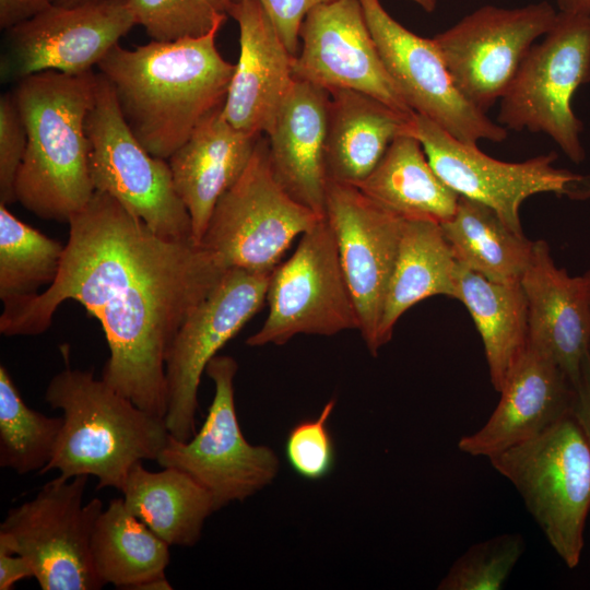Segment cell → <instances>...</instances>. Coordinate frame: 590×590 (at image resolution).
<instances>
[{
  "label": "cell",
  "instance_id": "cell-9",
  "mask_svg": "<svg viewBox=\"0 0 590 590\" xmlns=\"http://www.w3.org/2000/svg\"><path fill=\"white\" fill-rule=\"evenodd\" d=\"M97 74L96 96L86 118L95 190L114 197L158 236L193 240L191 220L175 189L168 161L149 153L134 137L111 85Z\"/></svg>",
  "mask_w": 590,
  "mask_h": 590
},
{
  "label": "cell",
  "instance_id": "cell-27",
  "mask_svg": "<svg viewBox=\"0 0 590 590\" xmlns=\"http://www.w3.org/2000/svg\"><path fill=\"white\" fill-rule=\"evenodd\" d=\"M121 493L126 507L168 545L198 543L206 518L216 511L211 494L172 467L154 472L137 463Z\"/></svg>",
  "mask_w": 590,
  "mask_h": 590
},
{
  "label": "cell",
  "instance_id": "cell-41",
  "mask_svg": "<svg viewBox=\"0 0 590 590\" xmlns=\"http://www.w3.org/2000/svg\"><path fill=\"white\" fill-rule=\"evenodd\" d=\"M558 11L590 15V0H556Z\"/></svg>",
  "mask_w": 590,
  "mask_h": 590
},
{
  "label": "cell",
  "instance_id": "cell-30",
  "mask_svg": "<svg viewBox=\"0 0 590 590\" xmlns=\"http://www.w3.org/2000/svg\"><path fill=\"white\" fill-rule=\"evenodd\" d=\"M169 546L127 507L114 498L98 515L90 542L91 560L102 582L133 590L165 576Z\"/></svg>",
  "mask_w": 590,
  "mask_h": 590
},
{
  "label": "cell",
  "instance_id": "cell-28",
  "mask_svg": "<svg viewBox=\"0 0 590 590\" xmlns=\"http://www.w3.org/2000/svg\"><path fill=\"white\" fill-rule=\"evenodd\" d=\"M457 285V299L474 320L484 345L491 382L499 392L528 347V306L523 288L521 283L492 282L460 264Z\"/></svg>",
  "mask_w": 590,
  "mask_h": 590
},
{
  "label": "cell",
  "instance_id": "cell-5",
  "mask_svg": "<svg viewBox=\"0 0 590 590\" xmlns=\"http://www.w3.org/2000/svg\"><path fill=\"white\" fill-rule=\"evenodd\" d=\"M488 459L520 494L565 565L577 567L590 511V442L573 412Z\"/></svg>",
  "mask_w": 590,
  "mask_h": 590
},
{
  "label": "cell",
  "instance_id": "cell-22",
  "mask_svg": "<svg viewBox=\"0 0 590 590\" xmlns=\"http://www.w3.org/2000/svg\"><path fill=\"white\" fill-rule=\"evenodd\" d=\"M328 104L327 90L295 79L267 135L278 181L294 200L322 217L328 186Z\"/></svg>",
  "mask_w": 590,
  "mask_h": 590
},
{
  "label": "cell",
  "instance_id": "cell-17",
  "mask_svg": "<svg viewBox=\"0 0 590 590\" xmlns=\"http://www.w3.org/2000/svg\"><path fill=\"white\" fill-rule=\"evenodd\" d=\"M324 217L338 245L355 303L359 332L371 355L380 346L384 303L398 256L404 219L350 184L328 181Z\"/></svg>",
  "mask_w": 590,
  "mask_h": 590
},
{
  "label": "cell",
  "instance_id": "cell-31",
  "mask_svg": "<svg viewBox=\"0 0 590 590\" xmlns=\"http://www.w3.org/2000/svg\"><path fill=\"white\" fill-rule=\"evenodd\" d=\"M64 246L20 221L0 204V298L12 309L50 286L61 268ZM46 287V288H47Z\"/></svg>",
  "mask_w": 590,
  "mask_h": 590
},
{
  "label": "cell",
  "instance_id": "cell-7",
  "mask_svg": "<svg viewBox=\"0 0 590 590\" xmlns=\"http://www.w3.org/2000/svg\"><path fill=\"white\" fill-rule=\"evenodd\" d=\"M321 219L278 181L260 137L246 169L216 202L200 245L224 270L273 271L294 238Z\"/></svg>",
  "mask_w": 590,
  "mask_h": 590
},
{
  "label": "cell",
  "instance_id": "cell-6",
  "mask_svg": "<svg viewBox=\"0 0 590 590\" xmlns=\"http://www.w3.org/2000/svg\"><path fill=\"white\" fill-rule=\"evenodd\" d=\"M590 82V15L557 11L552 27L523 59L500 98L498 123L517 131L543 132L574 163L586 152L583 125L571 101Z\"/></svg>",
  "mask_w": 590,
  "mask_h": 590
},
{
  "label": "cell",
  "instance_id": "cell-15",
  "mask_svg": "<svg viewBox=\"0 0 590 590\" xmlns=\"http://www.w3.org/2000/svg\"><path fill=\"white\" fill-rule=\"evenodd\" d=\"M384 64L408 106L469 144L502 142L508 130L471 104L456 85L433 38L412 33L379 0H359Z\"/></svg>",
  "mask_w": 590,
  "mask_h": 590
},
{
  "label": "cell",
  "instance_id": "cell-32",
  "mask_svg": "<svg viewBox=\"0 0 590 590\" xmlns=\"http://www.w3.org/2000/svg\"><path fill=\"white\" fill-rule=\"evenodd\" d=\"M63 425L30 408L7 367L0 366V467L20 475L42 471L50 462Z\"/></svg>",
  "mask_w": 590,
  "mask_h": 590
},
{
  "label": "cell",
  "instance_id": "cell-20",
  "mask_svg": "<svg viewBox=\"0 0 590 590\" xmlns=\"http://www.w3.org/2000/svg\"><path fill=\"white\" fill-rule=\"evenodd\" d=\"M486 423L458 441L473 457L491 458L534 438L573 412L575 388L546 355L528 344L499 391Z\"/></svg>",
  "mask_w": 590,
  "mask_h": 590
},
{
  "label": "cell",
  "instance_id": "cell-10",
  "mask_svg": "<svg viewBox=\"0 0 590 590\" xmlns=\"http://www.w3.org/2000/svg\"><path fill=\"white\" fill-rule=\"evenodd\" d=\"M268 316L249 346L284 344L297 334L333 335L359 330L334 233L322 217L302 235L294 253L270 278Z\"/></svg>",
  "mask_w": 590,
  "mask_h": 590
},
{
  "label": "cell",
  "instance_id": "cell-12",
  "mask_svg": "<svg viewBox=\"0 0 590 590\" xmlns=\"http://www.w3.org/2000/svg\"><path fill=\"white\" fill-rule=\"evenodd\" d=\"M410 133L421 142L429 164L450 188L494 209L519 235H524L519 209L529 197L551 192L570 200L590 199V175L555 167V152L520 163L503 162L486 155L476 144L459 141L416 113Z\"/></svg>",
  "mask_w": 590,
  "mask_h": 590
},
{
  "label": "cell",
  "instance_id": "cell-16",
  "mask_svg": "<svg viewBox=\"0 0 590 590\" xmlns=\"http://www.w3.org/2000/svg\"><path fill=\"white\" fill-rule=\"evenodd\" d=\"M134 25L129 0L51 4L7 30L1 78L17 82L44 71H92Z\"/></svg>",
  "mask_w": 590,
  "mask_h": 590
},
{
  "label": "cell",
  "instance_id": "cell-8",
  "mask_svg": "<svg viewBox=\"0 0 590 590\" xmlns=\"http://www.w3.org/2000/svg\"><path fill=\"white\" fill-rule=\"evenodd\" d=\"M88 476H59L11 508L0 524V547L25 556L43 590H98L90 553L99 498L83 503Z\"/></svg>",
  "mask_w": 590,
  "mask_h": 590
},
{
  "label": "cell",
  "instance_id": "cell-11",
  "mask_svg": "<svg viewBox=\"0 0 590 590\" xmlns=\"http://www.w3.org/2000/svg\"><path fill=\"white\" fill-rule=\"evenodd\" d=\"M235 358L216 355L205 368L214 384V396L202 426L188 440L170 434L156 461L179 469L212 496L215 509L243 502L263 489L276 477L280 460L264 445H252L238 423L234 378Z\"/></svg>",
  "mask_w": 590,
  "mask_h": 590
},
{
  "label": "cell",
  "instance_id": "cell-44",
  "mask_svg": "<svg viewBox=\"0 0 590 590\" xmlns=\"http://www.w3.org/2000/svg\"><path fill=\"white\" fill-rule=\"evenodd\" d=\"M586 288H587V299H588V310H589V324H590V269L583 274ZM590 332V330H589ZM589 349H590V335H589Z\"/></svg>",
  "mask_w": 590,
  "mask_h": 590
},
{
  "label": "cell",
  "instance_id": "cell-39",
  "mask_svg": "<svg viewBox=\"0 0 590 590\" xmlns=\"http://www.w3.org/2000/svg\"><path fill=\"white\" fill-rule=\"evenodd\" d=\"M52 4V0H0V27L9 30Z\"/></svg>",
  "mask_w": 590,
  "mask_h": 590
},
{
  "label": "cell",
  "instance_id": "cell-43",
  "mask_svg": "<svg viewBox=\"0 0 590 590\" xmlns=\"http://www.w3.org/2000/svg\"><path fill=\"white\" fill-rule=\"evenodd\" d=\"M420 5L426 12H433L437 7V0H410Z\"/></svg>",
  "mask_w": 590,
  "mask_h": 590
},
{
  "label": "cell",
  "instance_id": "cell-21",
  "mask_svg": "<svg viewBox=\"0 0 590 590\" xmlns=\"http://www.w3.org/2000/svg\"><path fill=\"white\" fill-rule=\"evenodd\" d=\"M528 306V344L551 358L577 387L589 349V310L583 275L555 266L550 247L535 240L521 280Z\"/></svg>",
  "mask_w": 590,
  "mask_h": 590
},
{
  "label": "cell",
  "instance_id": "cell-14",
  "mask_svg": "<svg viewBox=\"0 0 590 590\" xmlns=\"http://www.w3.org/2000/svg\"><path fill=\"white\" fill-rule=\"evenodd\" d=\"M557 11L546 1L515 9L483 5L433 40L464 97L486 113L500 101Z\"/></svg>",
  "mask_w": 590,
  "mask_h": 590
},
{
  "label": "cell",
  "instance_id": "cell-33",
  "mask_svg": "<svg viewBox=\"0 0 590 590\" xmlns=\"http://www.w3.org/2000/svg\"><path fill=\"white\" fill-rule=\"evenodd\" d=\"M232 0H129L135 23L152 40L199 37L226 21Z\"/></svg>",
  "mask_w": 590,
  "mask_h": 590
},
{
  "label": "cell",
  "instance_id": "cell-45",
  "mask_svg": "<svg viewBox=\"0 0 590 590\" xmlns=\"http://www.w3.org/2000/svg\"><path fill=\"white\" fill-rule=\"evenodd\" d=\"M87 1H93V0H52V4L71 7V5H76L80 3L87 2Z\"/></svg>",
  "mask_w": 590,
  "mask_h": 590
},
{
  "label": "cell",
  "instance_id": "cell-13",
  "mask_svg": "<svg viewBox=\"0 0 590 590\" xmlns=\"http://www.w3.org/2000/svg\"><path fill=\"white\" fill-rule=\"evenodd\" d=\"M272 271L228 269L187 317L165 363L168 433L181 440L197 432L198 390L210 361L262 308Z\"/></svg>",
  "mask_w": 590,
  "mask_h": 590
},
{
  "label": "cell",
  "instance_id": "cell-26",
  "mask_svg": "<svg viewBox=\"0 0 590 590\" xmlns=\"http://www.w3.org/2000/svg\"><path fill=\"white\" fill-rule=\"evenodd\" d=\"M356 187L403 219L439 224L452 217L460 198L437 175L421 142L411 133L397 137L374 170Z\"/></svg>",
  "mask_w": 590,
  "mask_h": 590
},
{
  "label": "cell",
  "instance_id": "cell-23",
  "mask_svg": "<svg viewBox=\"0 0 590 590\" xmlns=\"http://www.w3.org/2000/svg\"><path fill=\"white\" fill-rule=\"evenodd\" d=\"M260 137L234 128L220 107L167 160L196 244L200 245L220 197L246 169Z\"/></svg>",
  "mask_w": 590,
  "mask_h": 590
},
{
  "label": "cell",
  "instance_id": "cell-18",
  "mask_svg": "<svg viewBox=\"0 0 590 590\" xmlns=\"http://www.w3.org/2000/svg\"><path fill=\"white\" fill-rule=\"evenodd\" d=\"M293 75L327 91L369 94L392 108L414 114L389 75L359 0H334L311 10L299 33Z\"/></svg>",
  "mask_w": 590,
  "mask_h": 590
},
{
  "label": "cell",
  "instance_id": "cell-19",
  "mask_svg": "<svg viewBox=\"0 0 590 590\" xmlns=\"http://www.w3.org/2000/svg\"><path fill=\"white\" fill-rule=\"evenodd\" d=\"M227 14L239 27L235 64L223 117L251 135H268L293 83V55L256 0H232Z\"/></svg>",
  "mask_w": 590,
  "mask_h": 590
},
{
  "label": "cell",
  "instance_id": "cell-34",
  "mask_svg": "<svg viewBox=\"0 0 590 590\" xmlns=\"http://www.w3.org/2000/svg\"><path fill=\"white\" fill-rule=\"evenodd\" d=\"M519 533H504L470 546L438 583L439 590H499L524 552Z\"/></svg>",
  "mask_w": 590,
  "mask_h": 590
},
{
  "label": "cell",
  "instance_id": "cell-29",
  "mask_svg": "<svg viewBox=\"0 0 590 590\" xmlns=\"http://www.w3.org/2000/svg\"><path fill=\"white\" fill-rule=\"evenodd\" d=\"M457 262L502 283H521L534 241L514 232L491 206L460 196L452 217L440 224Z\"/></svg>",
  "mask_w": 590,
  "mask_h": 590
},
{
  "label": "cell",
  "instance_id": "cell-25",
  "mask_svg": "<svg viewBox=\"0 0 590 590\" xmlns=\"http://www.w3.org/2000/svg\"><path fill=\"white\" fill-rule=\"evenodd\" d=\"M458 267L439 223L404 219L379 324L380 347L391 340L399 318L418 302L436 295L457 299Z\"/></svg>",
  "mask_w": 590,
  "mask_h": 590
},
{
  "label": "cell",
  "instance_id": "cell-42",
  "mask_svg": "<svg viewBox=\"0 0 590 590\" xmlns=\"http://www.w3.org/2000/svg\"><path fill=\"white\" fill-rule=\"evenodd\" d=\"M172 585L166 579V576L157 577L138 585L133 590H170Z\"/></svg>",
  "mask_w": 590,
  "mask_h": 590
},
{
  "label": "cell",
  "instance_id": "cell-36",
  "mask_svg": "<svg viewBox=\"0 0 590 590\" xmlns=\"http://www.w3.org/2000/svg\"><path fill=\"white\" fill-rule=\"evenodd\" d=\"M27 146V132L13 92L0 98V204L16 201L15 180Z\"/></svg>",
  "mask_w": 590,
  "mask_h": 590
},
{
  "label": "cell",
  "instance_id": "cell-4",
  "mask_svg": "<svg viewBox=\"0 0 590 590\" xmlns=\"http://www.w3.org/2000/svg\"><path fill=\"white\" fill-rule=\"evenodd\" d=\"M45 401L62 412L63 425L40 474L93 475L97 489L121 493L131 469L156 460L169 435L164 418L141 410L91 370L67 365L48 382Z\"/></svg>",
  "mask_w": 590,
  "mask_h": 590
},
{
  "label": "cell",
  "instance_id": "cell-37",
  "mask_svg": "<svg viewBox=\"0 0 590 590\" xmlns=\"http://www.w3.org/2000/svg\"><path fill=\"white\" fill-rule=\"evenodd\" d=\"M272 21L287 50L296 56L299 33L307 14L315 8L334 0H256Z\"/></svg>",
  "mask_w": 590,
  "mask_h": 590
},
{
  "label": "cell",
  "instance_id": "cell-3",
  "mask_svg": "<svg viewBox=\"0 0 590 590\" xmlns=\"http://www.w3.org/2000/svg\"><path fill=\"white\" fill-rule=\"evenodd\" d=\"M97 80L93 71H44L13 90L27 132L15 198L37 217L69 223L95 192L86 118Z\"/></svg>",
  "mask_w": 590,
  "mask_h": 590
},
{
  "label": "cell",
  "instance_id": "cell-1",
  "mask_svg": "<svg viewBox=\"0 0 590 590\" xmlns=\"http://www.w3.org/2000/svg\"><path fill=\"white\" fill-rule=\"evenodd\" d=\"M68 224L55 282L3 310L0 332L40 334L64 300L78 302L99 321L106 337L109 356L102 379L141 410L165 420L168 350L226 270L193 240L158 236L103 191L95 190Z\"/></svg>",
  "mask_w": 590,
  "mask_h": 590
},
{
  "label": "cell",
  "instance_id": "cell-2",
  "mask_svg": "<svg viewBox=\"0 0 590 590\" xmlns=\"http://www.w3.org/2000/svg\"><path fill=\"white\" fill-rule=\"evenodd\" d=\"M222 25L134 49L117 44L97 64L128 127L152 155L168 160L202 119L223 107L235 64L217 50Z\"/></svg>",
  "mask_w": 590,
  "mask_h": 590
},
{
  "label": "cell",
  "instance_id": "cell-35",
  "mask_svg": "<svg viewBox=\"0 0 590 590\" xmlns=\"http://www.w3.org/2000/svg\"><path fill=\"white\" fill-rule=\"evenodd\" d=\"M335 404V399L329 400L318 416L297 422L287 433L286 461L305 480H322L334 469L337 451L328 423Z\"/></svg>",
  "mask_w": 590,
  "mask_h": 590
},
{
  "label": "cell",
  "instance_id": "cell-38",
  "mask_svg": "<svg viewBox=\"0 0 590 590\" xmlns=\"http://www.w3.org/2000/svg\"><path fill=\"white\" fill-rule=\"evenodd\" d=\"M27 578H35L31 562L19 553L0 547V590L13 589L17 581Z\"/></svg>",
  "mask_w": 590,
  "mask_h": 590
},
{
  "label": "cell",
  "instance_id": "cell-24",
  "mask_svg": "<svg viewBox=\"0 0 590 590\" xmlns=\"http://www.w3.org/2000/svg\"><path fill=\"white\" fill-rule=\"evenodd\" d=\"M328 92L327 178L356 186L374 170L397 137L410 133L415 113L399 111L354 90Z\"/></svg>",
  "mask_w": 590,
  "mask_h": 590
},
{
  "label": "cell",
  "instance_id": "cell-40",
  "mask_svg": "<svg viewBox=\"0 0 590 590\" xmlns=\"http://www.w3.org/2000/svg\"><path fill=\"white\" fill-rule=\"evenodd\" d=\"M573 414L590 442V352L587 355L577 387Z\"/></svg>",
  "mask_w": 590,
  "mask_h": 590
}]
</instances>
